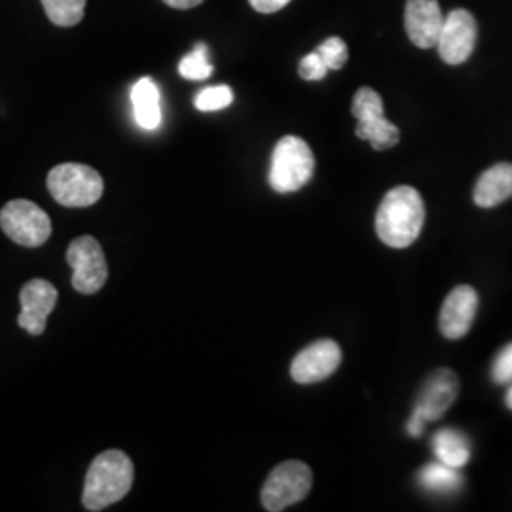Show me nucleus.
<instances>
[{"mask_svg":"<svg viewBox=\"0 0 512 512\" xmlns=\"http://www.w3.org/2000/svg\"><path fill=\"white\" fill-rule=\"evenodd\" d=\"M425 205L412 186H395L385 194L376 213V234L387 247L404 249L420 238Z\"/></svg>","mask_w":512,"mask_h":512,"instance_id":"nucleus-1","label":"nucleus"},{"mask_svg":"<svg viewBox=\"0 0 512 512\" xmlns=\"http://www.w3.org/2000/svg\"><path fill=\"white\" fill-rule=\"evenodd\" d=\"M133 463L122 450H107L93 459L86 482L82 503L88 511H105L129 494L133 486Z\"/></svg>","mask_w":512,"mask_h":512,"instance_id":"nucleus-2","label":"nucleus"},{"mask_svg":"<svg viewBox=\"0 0 512 512\" xmlns=\"http://www.w3.org/2000/svg\"><path fill=\"white\" fill-rule=\"evenodd\" d=\"M315 158L310 145L294 135L283 137L274 148L270 167V186L279 194L296 192L310 183Z\"/></svg>","mask_w":512,"mask_h":512,"instance_id":"nucleus-3","label":"nucleus"},{"mask_svg":"<svg viewBox=\"0 0 512 512\" xmlns=\"http://www.w3.org/2000/svg\"><path fill=\"white\" fill-rule=\"evenodd\" d=\"M48 190L65 207H90L103 196L105 183L90 165L61 164L50 171Z\"/></svg>","mask_w":512,"mask_h":512,"instance_id":"nucleus-4","label":"nucleus"},{"mask_svg":"<svg viewBox=\"0 0 512 512\" xmlns=\"http://www.w3.org/2000/svg\"><path fill=\"white\" fill-rule=\"evenodd\" d=\"M313 473L302 461H285L277 465L262 488V505L270 512L289 509L310 494Z\"/></svg>","mask_w":512,"mask_h":512,"instance_id":"nucleus-5","label":"nucleus"},{"mask_svg":"<svg viewBox=\"0 0 512 512\" xmlns=\"http://www.w3.org/2000/svg\"><path fill=\"white\" fill-rule=\"evenodd\" d=\"M4 234L21 247H40L52 236V220L29 200H12L0 211Z\"/></svg>","mask_w":512,"mask_h":512,"instance_id":"nucleus-6","label":"nucleus"},{"mask_svg":"<svg viewBox=\"0 0 512 512\" xmlns=\"http://www.w3.org/2000/svg\"><path fill=\"white\" fill-rule=\"evenodd\" d=\"M67 262L73 268L74 291L95 294L105 287L109 279V268L97 239L92 236L74 239L67 249Z\"/></svg>","mask_w":512,"mask_h":512,"instance_id":"nucleus-7","label":"nucleus"},{"mask_svg":"<svg viewBox=\"0 0 512 512\" xmlns=\"http://www.w3.org/2000/svg\"><path fill=\"white\" fill-rule=\"evenodd\" d=\"M342 363V349L334 340H319L294 357L291 376L296 384H317L330 378Z\"/></svg>","mask_w":512,"mask_h":512,"instance_id":"nucleus-8","label":"nucleus"},{"mask_svg":"<svg viewBox=\"0 0 512 512\" xmlns=\"http://www.w3.org/2000/svg\"><path fill=\"white\" fill-rule=\"evenodd\" d=\"M476 44L475 16L467 10H454L444 18L442 33H440L439 55L448 65L465 63Z\"/></svg>","mask_w":512,"mask_h":512,"instance_id":"nucleus-9","label":"nucleus"},{"mask_svg":"<svg viewBox=\"0 0 512 512\" xmlns=\"http://www.w3.org/2000/svg\"><path fill=\"white\" fill-rule=\"evenodd\" d=\"M19 304V327L33 336H40L44 334L46 321L57 304V289L46 279H33L23 285L19 293Z\"/></svg>","mask_w":512,"mask_h":512,"instance_id":"nucleus-10","label":"nucleus"},{"mask_svg":"<svg viewBox=\"0 0 512 512\" xmlns=\"http://www.w3.org/2000/svg\"><path fill=\"white\" fill-rule=\"evenodd\" d=\"M459 395V378L450 368L435 370L420 389L414 403V412H418L425 421H437L456 403Z\"/></svg>","mask_w":512,"mask_h":512,"instance_id":"nucleus-11","label":"nucleus"},{"mask_svg":"<svg viewBox=\"0 0 512 512\" xmlns=\"http://www.w3.org/2000/svg\"><path fill=\"white\" fill-rule=\"evenodd\" d=\"M444 16L440 12L439 0H406L404 27L414 46L421 50L435 48L439 44Z\"/></svg>","mask_w":512,"mask_h":512,"instance_id":"nucleus-12","label":"nucleus"},{"mask_svg":"<svg viewBox=\"0 0 512 512\" xmlns=\"http://www.w3.org/2000/svg\"><path fill=\"white\" fill-rule=\"evenodd\" d=\"M478 294L469 285H459L446 296L439 315V329L444 338L459 340L475 323Z\"/></svg>","mask_w":512,"mask_h":512,"instance_id":"nucleus-13","label":"nucleus"},{"mask_svg":"<svg viewBox=\"0 0 512 512\" xmlns=\"http://www.w3.org/2000/svg\"><path fill=\"white\" fill-rule=\"evenodd\" d=\"M475 203L490 209L512 198V164H497L486 169L475 186Z\"/></svg>","mask_w":512,"mask_h":512,"instance_id":"nucleus-14","label":"nucleus"},{"mask_svg":"<svg viewBox=\"0 0 512 512\" xmlns=\"http://www.w3.org/2000/svg\"><path fill=\"white\" fill-rule=\"evenodd\" d=\"M131 103L137 124L143 129L158 128L162 124L160 90L152 78H141L131 90Z\"/></svg>","mask_w":512,"mask_h":512,"instance_id":"nucleus-15","label":"nucleus"},{"mask_svg":"<svg viewBox=\"0 0 512 512\" xmlns=\"http://www.w3.org/2000/svg\"><path fill=\"white\" fill-rule=\"evenodd\" d=\"M433 452L440 463L461 469L471 459V440L458 429L446 427L433 437Z\"/></svg>","mask_w":512,"mask_h":512,"instance_id":"nucleus-16","label":"nucleus"},{"mask_svg":"<svg viewBox=\"0 0 512 512\" xmlns=\"http://www.w3.org/2000/svg\"><path fill=\"white\" fill-rule=\"evenodd\" d=\"M355 133L359 139L368 141L374 150H389L399 145V139H401L399 128L391 124L385 116L372 118V120H359Z\"/></svg>","mask_w":512,"mask_h":512,"instance_id":"nucleus-17","label":"nucleus"},{"mask_svg":"<svg viewBox=\"0 0 512 512\" xmlns=\"http://www.w3.org/2000/svg\"><path fill=\"white\" fill-rule=\"evenodd\" d=\"M418 482L425 490L435 494H452L458 492L463 484V478L459 475V469L448 467L444 463H429L418 473Z\"/></svg>","mask_w":512,"mask_h":512,"instance_id":"nucleus-18","label":"nucleus"},{"mask_svg":"<svg viewBox=\"0 0 512 512\" xmlns=\"http://www.w3.org/2000/svg\"><path fill=\"white\" fill-rule=\"evenodd\" d=\"M40 2L50 21L57 27L78 25L86 12V0H40Z\"/></svg>","mask_w":512,"mask_h":512,"instance_id":"nucleus-19","label":"nucleus"},{"mask_svg":"<svg viewBox=\"0 0 512 512\" xmlns=\"http://www.w3.org/2000/svg\"><path fill=\"white\" fill-rule=\"evenodd\" d=\"M179 73L186 80H205L213 74V65L209 63V54L205 44H196V48L184 55L179 63Z\"/></svg>","mask_w":512,"mask_h":512,"instance_id":"nucleus-20","label":"nucleus"},{"mask_svg":"<svg viewBox=\"0 0 512 512\" xmlns=\"http://www.w3.org/2000/svg\"><path fill=\"white\" fill-rule=\"evenodd\" d=\"M351 112L357 120L380 118V116H384V101L372 88H361L353 97Z\"/></svg>","mask_w":512,"mask_h":512,"instance_id":"nucleus-21","label":"nucleus"},{"mask_svg":"<svg viewBox=\"0 0 512 512\" xmlns=\"http://www.w3.org/2000/svg\"><path fill=\"white\" fill-rule=\"evenodd\" d=\"M234 101V92L228 86H213V88H205L196 95L194 105L196 109L202 112H215V110L226 109L230 107Z\"/></svg>","mask_w":512,"mask_h":512,"instance_id":"nucleus-22","label":"nucleus"},{"mask_svg":"<svg viewBox=\"0 0 512 512\" xmlns=\"http://www.w3.org/2000/svg\"><path fill=\"white\" fill-rule=\"evenodd\" d=\"M315 52L321 55V59L327 63L329 71H338L346 65L348 61V46L342 38H327L323 44H319L315 48Z\"/></svg>","mask_w":512,"mask_h":512,"instance_id":"nucleus-23","label":"nucleus"},{"mask_svg":"<svg viewBox=\"0 0 512 512\" xmlns=\"http://www.w3.org/2000/svg\"><path fill=\"white\" fill-rule=\"evenodd\" d=\"M492 380L495 384H512V342L501 349L492 365Z\"/></svg>","mask_w":512,"mask_h":512,"instance_id":"nucleus-24","label":"nucleus"},{"mask_svg":"<svg viewBox=\"0 0 512 512\" xmlns=\"http://www.w3.org/2000/svg\"><path fill=\"white\" fill-rule=\"evenodd\" d=\"M298 73H300V76H302L304 80H323V78L327 76V73H329V67H327V63L321 59V55L313 50L311 54L306 55V57L300 61Z\"/></svg>","mask_w":512,"mask_h":512,"instance_id":"nucleus-25","label":"nucleus"},{"mask_svg":"<svg viewBox=\"0 0 512 512\" xmlns=\"http://www.w3.org/2000/svg\"><path fill=\"white\" fill-rule=\"evenodd\" d=\"M249 2L260 14H274V12H279L281 8H285L291 0H249Z\"/></svg>","mask_w":512,"mask_h":512,"instance_id":"nucleus-26","label":"nucleus"},{"mask_svg":"<svg viewBox=\"0 0 512 512\" xmlns=\"http://www.w3.org/2000/svg\"><path fill=\"white\" fill-rule=\"evenodd\" d=\"M427 421L421 418L418 412H412V418L408 421V425H406V431H408V435L410 437H420L421 433H423V425H425Z\"/></svg>","mask_w":512,"mask_h":512,"instance_id":"nucleus-27","label":"nucleus"},{"mask_svg":"<svg viewBox=\"0 0 512 512\" xmlns=\"http://www.w3.org/2000/svg\"><path fill=\"white\" fill-rule=\"evenodd\" d=\"M167 6L171 8H177V10H190L194 6H200L203 0H164Z\"/></svg>","mask_w":512,"mask_h":512,"instance_id":"nucleus-28","label":"nucleus"},{"mask_svg":"<svg viewBox=\"0 0 512 512\" xmlns=\"http://www.w3.org/2000/svg\"><path fill=\"white\" fill-rule=\"evenodd\" d=\"M505 403H507V406L512 410V384L511 387H509V391H507V395H505Z\"/></svg>","mask_w":512,"mask_h":512,"instance_id":"nucleus-29","label":"nucleus"}]
</instances>
